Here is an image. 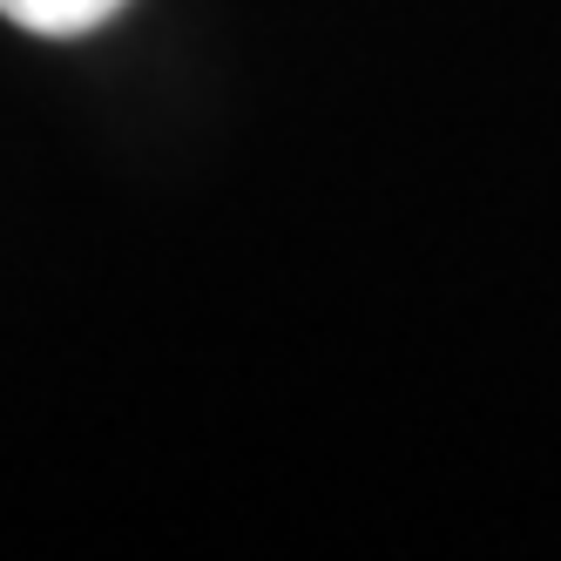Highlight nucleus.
<instances>
[{"label":"nucleus","instance_id":"obj_1","mask_svg":"<svg viewBox=\"0 0 561 561\" xmlns=\"http://www.w3.org/2000/svg\"><path fill=\"white\" fill-rule=\"evenodd\" d=\"M0 14L48 42H75V34H95L108 14H123V0H0Z\"/></svg>","mask_w":561,"mask_h":561}]
</instances>
